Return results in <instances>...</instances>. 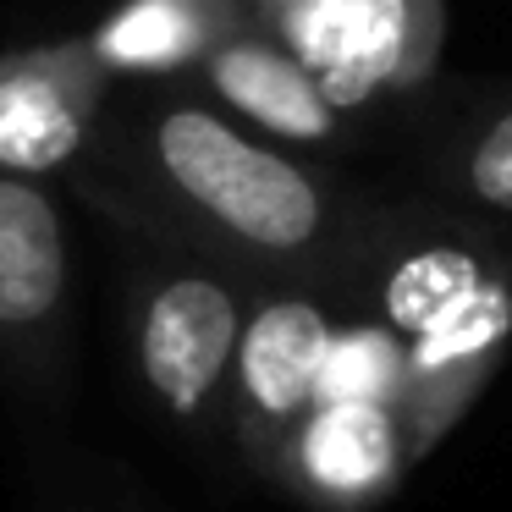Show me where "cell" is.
Returning a JSON list of instances; mask_svg holds the SVG:
<instances>
[{
	"label": "cell",
	"mask_w": 512,
	"mask_h": 512,
	"mask_svg": "<svg viewBox=\"0 0 512 512\" xmlns=\"http://www.w3.org/2000/svg\"><path fill=\"white\" fill-rule=\"evenodd\" d=\"M72 182L127 226L215 265L309 270L342 232L314 171L177 89L116 83Z\"/></svg>",
	"instance_id": "obj_1"
},
{
	"label": "cell",
	"mask_w": 512,
	"mask_h": 512,
	"mask_svg": "<svg viewBox=\"0 0 512 512\" xmlns=\"http://www.w3.org/2000/svg\"><path fill=\"white\" fill-rule=\"evenodd\" d=\"M243 314V287L226 265L188 248L144 259L127 303V342L144 391L177 424H210L226 402Z\"/></svg>",
	"instance_id": "obj_2"
},
{
	"label": "cell",
	"mask_w": 512,
	"mask_h": 512,
	"mask_svg": "<svg viewBox=\"0 0 512 512\" xmlns=\"http://www.w3.org/2000/svg\"><path fill=\"white\" fill-rule=\"evenodd\" d=\"M254 28L314 72L336 111H353L430 78L446 12L441 0H254Z\"/></svg>",
	"instance_id": "obj_3"
},
{
	"label": "cell",
	"mask_w": 512,
	"mask_h": 512,
	"mask_svg": "<svg viewBox=\"0 0 512 512\" xmlns=\"http://www.w3.org/2000/svg\"><path fill=\"white\" fill-rule=\"evenodd\" d=\"M72 320V248L39 177L0 166V369L56 386Z\"/></svg>",
	"instance_id": "obj_4"
},
{
	"label": "cell",
	"mask_w": 512,
	"mask_h": 512,
	"mask_svg": "<svg viewBox=\"0 0 512 512\" xmlns=\"http://www.w3.org/2000/svg\"><path fill=\"white\" fill-rule=\"evenodd\" d=\"M116 78L89 39L0 50V166L23 177H61L89 149Z\"/></svg>",
	"instance_id": "obj_5"
},
{
	"label": "cell",
	"mask_w": 512,
	"mask_h": 512,
	"mask_svg": "<svg viewBox=\"0 0 512 512\" xmlns=\"http://www.w3.org/2000/svg\"><path fill=\"white\" fill-rule=\"evenodd\" d=\"M331 347V320L303 292H270L243 314V336L232 353V419L254 463L276 468L287 435L314 408L320 358Z\"/></svg>",
	"instance_id": "obj_6"
},
{
	"label": "cell",
	"mask_w": 512,
	"mask_h": 512,
	"mask_svg": "<svg viewBox=\"0 0 512 512\" xmlns=\"http://www.w3.org/2000/svg\"><path fill=\"white\" fill-rule=\"evenodd\" d=\"M408 457V430L391 402H314L270 474L320 507H369L397 485Z\"/></svg>",
	"instance_id": "obj_7"
},
{
	"label": "cell",
	"mask_w": 512,
	"mask_h": 512,
	"mask_svg": "<svg viewBox=\"0 0 512 512\" xmlns=\"http://www.w3.org/2000/svg\"><path fill=\"white\" fill-rule=\"evenodd\" d=\"M243 28L254 0H122L89 45L116 83H177Z\"/></svg>",
	"instance_id": "obj_8"
},
{
	"label": "cell",
	"mask_w": 512,
	"mask_h": 512,
	"mask_svg": "<svg viewBox=\"0 0 512 512\" xmlns=\"http://www.w3.org/2000/svg\"><path fill=\"white\" fill-rule=\"evenodd\" d=\"M221 105H232L243 122L265 127L292 144H331L342 138V111L325 100V89L314 83V72L303 61H292L265 28H243L221 50L204 56V67L193 72Z\"/></svg>",
	"instance_id": "obj_9"
},
{
	"label": "cell",
	"mask_w": 512,
	"mask_h": 512,
	"mask_svg": "<svg viewBox=\"0 0 512 512\" xmlns=\"http://www.w3.org/2000/svg\"><path fill=\"white\" fill-rule=\"evenodd\" d=\"M485 287V270L463 248H419L386 276V320L397 336H419Z\"/></svg>",
	"instance_id": "obj_10"
},
{
	"label": "cell",
	"mask_w": 512,
	"mask_h": 512,
	"mask_svg": "<svg viewBox=\"0 0 512 512\" xmlns=\"http://www.w3.org/2000/svg\"><path fill=\"white\" fill-rule=\"evenodd\" d=\"M402 375H408V353L391 325H347V331H331L314 402H391L397 408Z\"/></svg>",
	"instance_id": "obj_11"
},
{
	"label": "cell",
	"mask_w": 512,
	"mask_h": 512,
	"mask_svg": "<svg viewBox=\"0 0 512 512\" xmlns=\"http://www.w3.org/2000/svg\"><path fill=\"white\" fill-rule=\"evenodd\" d=\"M468 188L490 204V210L512 215V111L479 133L474 155H468Z\"/></svg>",
	"instance_id": "obj_12"
}]
</instances>
